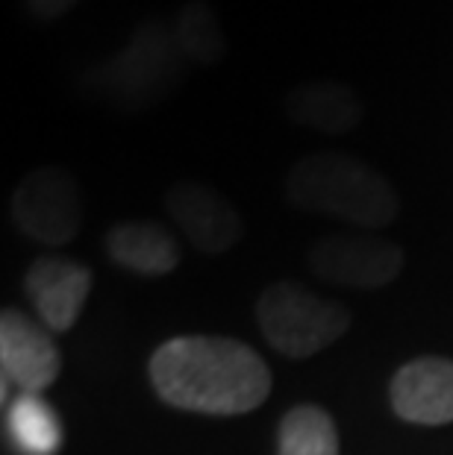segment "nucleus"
Returning <instances> with one entry per match:
<instances>
[{"label":"nucleus","instance_id":"nucleus-7","mask_svg":"<svg viewBox=\"0 0 453 455\" xmlns=\"http://www.w3.org/2000/svg\"><path fill=\"white\" fill-rule=\"evenodd\" d=\"M0 367H4V400L9 385L21 394H42L60 379L62 353L53 332L21 308H4L0 315Z\"/></svg>","mask_w":453,"mask_h":455},{"label":"nucleus","instance_id":"nucleus-12","mask_svg":"<svg viewBox=\"0 0 453 455\" xmlns=\"http://www.w3.org/2000/svg\"><path fill=\"white\" fill-rule=\"evenodd\" d=\"M106 253L118 267L139 276H166L180 265V244L159 220H121L106 232Z\"/></svg>","mask_w":453,"mask_h":455},{"label":"nucleus","instance_id":"nucleus-11","mask_svg":"<svg viewBox=\"0 0 453 455\" xmlns=\"http://www.w3.org/2000/svg\"><path fill=\"white\" fill-rule=\"evenodd\" d=\"M286 118L301 130L321 135H348L362 124L365 106L348 83L342 80H306L295 85L283 100Z\"/></svg>","mask_w":453,"mask_h":455},{"label":"nucleus","instance_id":"nucleus-14","mask_svg":"<svg viewBox=\"0 0 453 455\" xmlns=\"http://www.w3.org/2000/svg\"><path fill=\"white\" fill-rule=\"evenodd\" d=\"M277 455H339V429L321 405H295L277 426Z\"/></svg>","mask_w":453,"mask_h":455},{"label":"nucleus","instance_id":"nucleus-2","mask_svg":"<svg viewBox=\"0 0 453 455\" xmlns=\"http://www.w3.org/2000/svg\"><path fill=\"white\" fill-rule=\"evenodd\" d=\"M286 203L306 215L380 229L398 218V191L377 168L336 150H318L295 162L283 182Z\"/></svg>","mask_w":453,"mask_h":455},{"label":"nucleus","instance_id":"nucleus-13","mask_svg":"<svg viewBox=\"0 0 453 455\" xmlns=\"http://www.w3.org/2000/svg\"><path fill=\"white\" fill-rule=\"evenodd\" d=\"M9 441L18 455H56L62 450V420L42 394H18L6 411Z\"/></svg>","mask_w":453,"mask_h":455},{"label":"nucleus","instance_id":"nucleus-6","mask_svg":"<svg viewBox=\"0 0 453 455\" xmlns=\"http://www.w3.org/2000/svg\"><path fill=\"white\" fill-rule=\"evenodd\" d=\"M403 261L407 256L398 241L371 232H333L318 238L306 253V265L318 279L356 291H377L394 283Z\"/></svg>","mask_w":453,"mask_h":455},{"label":"nucleus","instance_id":"nucleus-9","mask_svg":"<svg viewBox=\"0 0 453 455\" xmlns=\"http://www.w3.org/2000/svg\"><path fill=\"white\" fill-rule=\"evenodd\" d=\"M389 400L394 414L407 423H453V362L441 355H421L400 364L392 376Z\"/></svg>","mask_w":453,"mask_h":455},{"label":"nucleus","instance_id":"nucleus-5","mask_svg":"<svg viewBox=\"0 0 453 455\" xmlns=\"http://www.w3.org/2000/svg\"><path fill=\"white\" fill-rule=\"evenodd\" d=\"M9 212L15 227L36 244L62 247L83 227L80 182L65 168H36L15 186Z\"/></svg>","mask_w":453,"mask_h":455},{"label":"nucleus","instance_id":"nucleus-15","mask_svg":"<svg viewBox=\"0 0 453 455\" xmlns=\"http://www.w3.org/2000/svg\"><path fill=\"white\" fill-rule=\"evenodd\" d=\"M174 36L186 62L215 65L227 56V36L209 0H189L174 18Z\"/></svg>","mask_w":453,"mask_h":455},{"label":"nucleus","instance_id":"nucleus-3","mask_svg":"<svg viewBox=\"0 0 453 455\" xmlns=\"http://www.w3.org/2000/svg\"><path fill=\"white\" fill-rule=\"evenodd\" d=\"M254 312L265 341L279 355L295 358V362H303L333 347L351 326L348 308L288 279L268 285L259 294Z\"/></svg>","mask_w":453,"mask_h":455},{"label":"nucleus","instance_id":"nucleus-1","mask_svg":"<svg viewBox=\"0 0 453 455\" xmlns=\"http://www.w3.org/2000/svg\"><path fill=\"white\" fill-rule=\"evenodd\" d=\"M148 373L153 391L171 409L215 418L250 414L271 394L265 358L221 335L168 338L153 350Z\"/></svg>","mask_w":453,"mask_h":455},{"label":"nucleus","instance_id":"nucleus-8","mask_svg":"<svg viewBox=\"0 0 453 455\" xmlns=\"http://www.w3.org/2000/svg\"><path fill=\"white\" fill-rule=\"evenodd\" d=\"M166 212L182 232V238L206 256L227 253L245 235L239 209L206 182L182 180L171 186L166 195Z\"/></svg>","mask_w":453,"mask_h":455},{"label":"nucleus","instance_id":"nucleus-4","mask_svg":"<svg viewBox=\"0 0 453 455\" xmlns=\"http://www.w3.org/2000/svg\"><path fill=\"white\" fill-rule=\"evenodd\" d=\"M182 71H186V56L177 44L174 24L153 18L144 21L127 47L106 65L103 85L124 109H144L168 98L182 80Z\"/></svg>","mask_w":453,"mask_h":455},{"label":"nucleus","instance_id":"nucleus-10","mask_svg":"<svg viewBox=\"0 0 453 455\" xmlns=\"http://www.w3.org/2000/svg\"><path fill=\"white\" fill-rule=\"evenodd\" d=\"M27 297L51 332H69L92 291V270L74 259L42 256L24 276Z\"/></svg>","mask_w":453,"mask_h":455},{"label":"nucleus","instance_id":"nucleus-16","mask_svg":"<svg viewBox=\"0 0 453 455\" xmlns=\"http://www.w3.org/2000/svg\"><path fill=\"white\" fill-rule=\"evenodd\" d=\"M80 4L83 0H24V9L38 21H60Z\"/></svg>","mask_w":453,"mask_h":455}]
</instances>
